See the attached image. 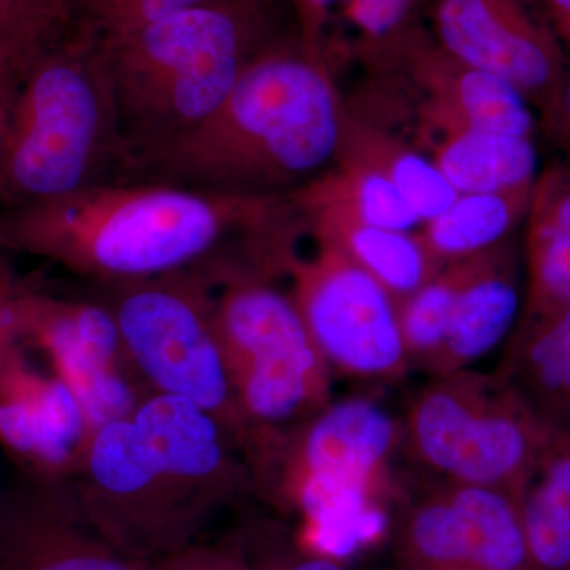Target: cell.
<instances>
[{
	"mask_svg": "<svg viewBox=\"0 0 570 570\" xmlns=\"http://www.w3.org/2000/svg\"><path fill=\"white\" fill-rule=\"evenodd\" d=\"M309 234L292 195H228L107 179L40 204L0 209V247L61 265L89 285L204 272L291 275Z\"/></svg>",
	"mask_w": 570,
	"mask_h": 570,
	"instance_id": "obj_1",
	"label": "cell"
},
{
	"mask_svg": "<svg viewBox=\"0 0 570 570\" xmlns=\"http://www.w3.org/2000/svg\"><path fill=\"white\" fill-rule=\"evenodd\" d=\"M347 107L325 50L277 36L219 107L127 157L116 179L228 195H291L336 164Z\"/></svg>",
	"mask_w": 570,
	"mask_h": 570,
	"instance_id": "obj_2",
	"label": "cell"
},
{
	"mask_svg": "<svg viewBox=\"0 0 570 570\" xmlns=\"http://www.w3.org/2000/svg\"><path fill=\"white\" fill-rule=\"evenodd\" d=\"M71 480L96 530L145 562L200 542L220 510L254 494L234 439L200 407L164 393L97 430Z\"/></svg>",
	"mask_w": 570,
	"mask_h": 570,
	"instance_id": "obj_3",
	"label": "cell"
},
{
	"mask_svg": "<svg viewBox=\"0 0 570 570\" xmlns=\"http://www.w3.org/2000/svg\"><path fill=\"white\" fill-rule=\"evenodd\" d=\"M401 445L403 423L351 397L294 426L254 431L242 456L254 497L302 521L299 546L340 561L387 530Z\"/></svg>",
	"mask_w": 570,
	"mask_h": 570,
	"instance_id": "obj_4",
	"label": "cell"
},
{
	"mask_svg": "<svg viewBox=\"0 0 570 570\" xmlns=\"http://www.w3.org/2000/svg\"><path fill=\"white\" fill-rule=\"evenodd\" d=\"M124 160L107 52L71 31L0 104V209L116 179Z\"/></svg>",
	"mask_w": 570,
	"mask_h": 570,
	"instance_id": "obj_5",
	"label": "cell"
},
{
	"mask_svg": "<svg viewBox=\"0 0 570 570\" xmlns=\"http://www.w3.org/2000/svg\"><path fill=\"white\" fill-rule=\"evenodd\" d=\"M277 36L265 0H208L104 45L126 159L216 110Z\"/></svg>",
	"mask_w": 570,
	"mask_h": 570,
	"instance_id": "obj_6",
	"label": "cell"
},
{
	"mask_svg": "<svg viewBox=\"0 0 570 570\" xmlns=\"http://www.w3.org/2000/svg\"><path fill=\"white\" fill-rule=\"evenodd\" d=\"M220 284L209 273L187 272L91 288L110 311L148 387L200 407L242 452L249 428L236 403L214 324Z\"/></svg>",
	"mask_w": 570,
	"mask_h": 570,
	"instance_id": "obj_7",
	"label": "cell"
},
{
	"mask_svg": "<svg viewBox=\"0 0 570 570\" xmlns=\"http://www.w3.org/2000/svg\"><path fill=\"white\" fill-rule=\"evenodd\" d=\"M557 434L498 373L431 377L409 406L403 445L450 482L521 494Z\"/></svg>",
	"mask_w": 570,
	"mask_h": 570,
	"instance_id": "obj_8",
	"label": "cell"
},
{
	"mask_svg": "<svg viewBox=\"0 0 570 570\" xmlns=\"http://www.w3.org/2000/svg\"><path fill=\"white\" fill-rule=\"evenodd\" d=\"M275 281L232 279L214 296L217 341L249 436L328 406V363L291 294Z\"/></svg>",
	"mask_w": 570,
	"mask_h": 570,
	"instance_id": "obj_9",
	"label": "cell"
},
{
	"mask_svg": "<svg viewBox=\"0 0 570 570\" xmlns=\"http://www.w3.org/2000/svg\"><path fill=\"white\" fill-rule=\"evenodd\" d=\"M294 298L330 370L362 381L406 376L397 303L376 277L332 247L292 268Z\"/></svg>",
	"mask_w": 570,
	"mask_h": 570,
	"instance_id": "obj_10",
	"label": "cell"
},
{
	"mask_svg": "<svg viewBox=\"0 0 570 570\" xmlns=\"http://www.w3.org/2000/svg\"><path fill=\"white\" fill-rule=\"evenodd\" d=\"M401 497L392 530L404 570H531L519 494L436 478Z\"/></svg>",
	"mask_w": 570,
	"mask_h": 570,
	"instance_id": "obj_11",
	"label": "cell"
},
{
	"mask_svg": "<svg viewBox=\"0 0 570 570\" xmlns=\"http://www.w3.org/2000/svg\"><path fill=\"white\" fill-rule=\"evenodd\" d=\"M7 305L18 325L39 336L56 373L77 396L92 434L132 414L154 393L127 354L110 311L96 296L29 295Z\"/></svg>",
	"mask_w": 570,
	"mask_h": 570,
	"instance_id": "obj_12",
	"label": "cell"
},
{
	"mask_svg": "<svg viewBox=\"0 0 570 570\" xmlns=\"http://www.w3.org/2000/svg\"><path fill=\"white\" fill-rule=\"evenodd\" d=\"M433 39L456 61L509 81L546 119L569 67L549 21L524 0H433Z\"/></svg>",
	"mask_w": 570,
	"mask_h": 570,
	"instance_id": "obj_13",
	"label": "cell"
},
{
	"mask_svg": "<svg viewBox=\"0 0 570 570\" xmlns=\"http://www.w3.org/2000/svg\"><path fill=\"white\" fill-rule=\"evenodd\" d=\"M377 73L403 75L417 89L419 134L430 148L464 130L534 138V110L515 86L456 61L417 22L389 45Z\"/></svg>",
	"mask_w": 570,
	"mask_h": 570,
	"instance_id": "obj_14",
	"label": "cell"
},
{
	"mask_svg": "<svg viewBox=\"0 0 570 570\" xmlns=\"http://www.w3.org/2000/svg\"><path fill=\"white\" fill-rule=\"evenodd\" d=\"M151 569L96 530L71 479L55 478L13 504L0 501V570Z\"/></svg>",
	"mask_w": 570,
	"mask_h": 570,
	"instance_id": "obj_15",
	"label": "cell"
},
{
	"mask_svg": "<svg viewBox=\"0 0 570 570\" xmlns=\"http://www.w3.org/2000/svg\"><path fill=\"white\" fill-rule=\"evenodd\" d=\"M520 254L515 238L468 257L444 348L431 377L466 370L489 354L519 322Z\"/></svg>",
	"mask_w": 570,
	"mask_h": 570,
	"instance_id": "obj_16",
	"label": "cell"
},
{
	"mask_svg": "<svg viewBox=\"0 0 570 570\" xmlns=\"http://www.w3.org/2000/svg\"><path fill=\"white\" fill-rule=\"evenodd\" d=\"M498 373L551 433L570 436V305L517 322Z\"/></svg>",
	"mask_w": 570,
	"mask_h": 570,
	"instance_id": "obj_17",
	"label": "cell"
},
{
	"mask_svg": "<svg viewBox=\"0 0 570 570\" xmlns=\"http://www.w3.org/2000/svg\"><path fill=\"white\" fill-rule=\"evenodd\" d=\"M528 284L519 322L570 305V165H551L532 189L524 234Z\"/></svg>",
	"mask_w": 570,
	"mask_h": 570,
	"instance_id": "obj_18",
	"label": "cell"
},
{
	"mask_svg": "<svg viewBox=\"0 0 570 570\" xmlns=\"http://www.w3.org/2000/svg\"><path fill=\"white\" fill-rule=\"evenodd\" d=\"M309 234L318 246L332 247L362 266L397 302L417 292L444 268L422 236L371 227L333 214H307Z\"/></svg>",
	"mask_w": 570,
	"mask_h": 570,
	"instance_id": "obj_19",
	"label": "cell"
},
{
	"mask_svg": "<svg viewBox=\"0 0 570 570\" xmlns=\"http://www.w3.org/2000/svg\"><path fill=\"white\" fill-rule=\"evenodd\" d=\"M336 164L356 165L385 176L423 224L444 213L460 195L431 157L348 110Z\"/></svg>",
	"mask_w": 570,
	"mask_h": 570,
	"instance_id": "obj_20",
	"label": "cell"
},
{
	"mask_svg": "<svg viewBox=\"0 0 570 570\" xmlns=\"http://www.w3.org/2000/svg\"><path fill=\"white\" fill-rule=\"evenodd\" d=\"M431 149L433 163L459 194L512 193L538 181L534 138L464 130Z\"/></svg>",
	"mask_w": 570,
	"mask_h": 570,
	"instance_id": "obj_21",
	"label": "cell"
},
{
	"mask_svg": "<svg viewBox=\"0 0 570 570\" xmlns=\"http://www.w3.org/2000/svg\"><path fill=\"white\" fill-rule=\"evenodd\" d=\"M291 195L305 216L333 214L371 227L409 234L423 225L395 184L377 171L356 165L335 164Z\"/></svg>",
	"mask_w": 570,
	"mask_h": 570,
	"instance_id": "obj_22",
	"label": "cell"
},
{
	"mask_svg": "<svg viewBox=\"0 0 570 570\" xmlns=\"http://www.w3.org/2000/svg\"><path fill=\"white\" fill-rule=\"evenodd\" d=\"M532 189L460 194L450 208L423 224L420 236L442 265L483 253L512 238L527 219Z\"/></svg>",
	"mask_w": 570,
	"mask_h": 570,
	"instance_id": "obj_23",
	"label": "cell"
},
{
	"mask_svg": "<svg viewBox=\"0 0 570 570\" xmlns=\"http://www.w3.org/2000/svg\"><path fill=\"white\" fill-rule=\"evenodd\" d=\"M520 505L531 570H570V436H554Z\"/></svg>",
	"mask_w": 570,
	"mask_h": 570,
	"instance_id": "obj_24",
	"label": "cell"
},
{
	"mask_svg": "<svg viewBox=\"0 0 570 570\" xmlns=\"http://www.w3.org/2000/svg\"><path fill=\"white\" fill-rule=\"evenodd\" d=\"M75 0H0V104L73 31Z\"/></svg>",
	"mask_w": 570,
	"mask_h": 570,
	"instance_id": "obj_25",
	"label": "cell"
},
{
	"mask_svg": "<svg viewBox=\"0 0 570 570\" xmlns=\"http://www.w3.org/2000/svg\"><path fill=\"white\" fill-rule=\"evenodd\" d=\"M466 264L468 257L450 262L417 292L397 302V317L409 365L428 374H433L444 348Z\"/></svg>",
	"mask_w": 570,
	"mask_h": 570,
	"instance_id": "obj_26",
	"label": "cell"
},
{
	"mask_svg": "<svg viewBox=\"0 0 570 570\" xmlns=\"http://www.w3.org/2000/svg\"><path fill=\"white\" fill-rule=\"evenodd\" d=\"M204 2L208 0H75L73 31L110 45Z\"/></svg>",
	"mask_w": 570,
	"mask_h": 570,
	"instance_id": "obj_27",
	"label": "cell"
},
{
	"mask_svg": "<svg viewBox=\"0 0 570 570\" xmlns=\"http://www.w3.org/2000/svg\"><path fill=\"white\" fill-rule=\"evenodd\" d=\"M277 527H249L239 543L262 570H346L340 561L303 549Z\"/></svg>",
	"mask_w": 570,
	"mask_h": 570,
	"instance_id": "obj_28",
	"label": "cell"
},
{
	"mask_svg": "<svg viewBox=\"0 0 570 570\" xmlns=\"http://www.w3.org/2000/svg\"><path fill=\"white\" fill-rule=\"evenodd\" d=\"M151 570H262L245 547L234 542H195L153 562Z\"/></svg>",
	"mask_w": 570,
	"mask_h": 570,
	"instance_id": "obj_29",
	"label": "cell"
},
{
	"mask_svg": "<svg viewBox=\"0 0 570 570\" xmlns=\"http://www.w3.org/2000/svg\"><path fill=\"white\" fill-rule=\"evenodd\" d=\"M363 0H295L296 18H298V36L313 47L325 50V28L333 10L356 6Z\"/></svg>",
	"mask_w": 570,
	"mask_h": 570,
	"instance_id": "obj_30",
	"label": "cell"
},
{
	"mask_svg": "<svg viewBox=\"0 0 570 570\" xmlns=\"http://www.w3.org/2000/svg\"><path fill=\"white\" fill-rule=\"evenodd\" d=\"M543 126H547L551 135L570 153V70L558 102L550 115L543 119Z\"/></svg>",
	"mask_w": 570,
	"mask_h": 570,
	"instance_id": "obj_31",
	"label": "cell"
},
{
	"mask_svg": "<svg viewBox=\"0 0 570 570\" xmlns=\"http://www.w3.org/2000/svg\"><path fill=\"white\" fill-rule=\"evenodd\" d=\"M547 21L551 28H553L554 33H557L558 39L562 41V43L568 45L570 48V20L569 18L561 17V14L557 13H546Z\"/></svg>",
	"mask_w": 570,
	"mask_h": 570,
	"instance_id": "obj_32",
	"label": "cell"
},
{
	"mask_svg": "<svg viewBox=\"0 0 570 570\" xmlns=\"http://www.w3.org/2000/svg\"><path fill=\"white\" fill-rule=\"evenodd\" d=\"M546 13H557L570 20V0H535Z\"/></svg>",
	"mask_w": 570,
	"mask_h": 570,
	"instance_id": "obj_33",
	"label": "cell"
}]
</instances>
